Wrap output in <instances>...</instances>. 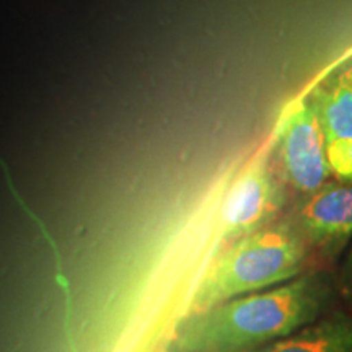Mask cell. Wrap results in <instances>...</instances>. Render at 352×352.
Instances as JSON below:
<instances>
[{
  "instance_id": "8",
  "label": "cell",
  "mask_w": 352,
  "mask_h": 352,
  "mask_svg": "<svg viewBox=\"0 0 352 352\" xmlns=\"http://www.w3.org/2000/svg\"><path fill=\"white\" fill-rule=\"evenodd\" d=\"M346 279H347V284H349V289H352V248L346 263Z\"/></svg>"
},
{
  "instance_id": "6",
  "label": "cell",
  "mask_w": 352,
  "mask_h": 352,
  "mask_svg": "<svg viewBox=\"0 0 352 352\" xmlns=\"http://www.w3.org/2000/svg\"><path fill=\"white\" fill-rule=\"evenodd\" d=\"M296 226L307 243L328 254L341 252L352 239V182L324 183L303 197Z\"/></svg>"
},
{
  "instance_id": "3",
  "label": "cell",
  "mask_w": 352,
  "mask_h": 352,
  "mask_svg": "<svg viewBox=\"0 0 352 352\" xmlns=\"http://www.w3.org/2000/svg\"><path fill=\"white\" fill-rule=\"evenodd\" d=\"M285 204V188L271 166V155L261 153L240 171L223 197L219 241L233 243L270 226Z\"/></svg>"
},
{
  "instance_id": "2",
  "label": "cell",
  "mask_w": 352,
  "mask_h": 352,
  "mask_svg": "<svg viewBox=\"0 0 352 352\" xmlns=\"http://www.w3.org/2000/svg\"><path fill=\"white\" fill-rule=\"evenodd\" d=\"M307 245L297 226L289 222L270 223L233 241L201 279L188 314L289 283L300 274Z\"/></svg>"
},
{
  "instance_id": "1",
  "label": "cell",
  "mask_w": 352,
  "mask_h": 352,
  "mask_svg": "<svg viewBox=\"0 0 352 352\" xmlns=\"http://www.w3.org/2000/svg\"><path fill=\"white\" fill-rule=\"evenodd\" d=\"M331 302L324 274L297 276L199 314H188L175 334L176 352H248L314 323Z\"/></svg>"
},
{
  "instance_id": "5",
  "label": "cell",
  "mask_w": 352,
  "mask_h": 352,
  "mask_svg": "<svg viewBox=\"0 0 352 352\" xmlns=\"http://www.w3.org/2000/svg\"><path fill=\"white\" fill-rule=\"evenodd\" d=\"M323 132L331 175L352 182V57L307 96Z\"/></svg>"
},
{
  "instance_id": "7",
  "label": "cell",
  "mask_w": 352,
  "mask_h": 352,
  "mask_svg": "<svg viewBox=\"0 0 352 352\" xmlns=\"http://www.w3.org/2000/svg\"><path fill=\"white\" fill-rule=\"evenodd\" d=\"M248 352H352V316L316 320L289 336Z\"/></svg>"
},
{
  "instance_id": "4",
  "label": "cell",
  "mask_w": 352,
  "mask_h": 352,
  "mask_svg": "<svg viewBox=\"0 0 352 352\" xmlns=\"http://www.w3.org/2000/svg\"><path fill=\"white\" fill-rule=\"evenodd\" d=\"M274 145L284 179L290 188L308 196L328 183L331 168L327 145L308 98L296 104L280 121Z\"/></svg>"
}]
</instances>
